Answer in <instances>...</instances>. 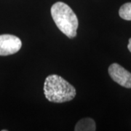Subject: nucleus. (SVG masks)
<instances>
[{
    "label": "nucleus",
    "mask_w": 131,
    "mask_h": 131,
    "mask_svg": "<svg viewBox=\"0 0 131 131\" xmlns=\"http://www.w3.org/2000/svg\"><path fill=\"white\" fill-rule=\"evenodd\" d=\"M108 74L114 82L126 88H131V73L118 63L108 67Z\"/></svg>",
    "instance_id": "20e7f679"
},
{
    "label": "nucleus",
    "mask_w": 131,
    "mask_h": 131,
    "mask_svg": "<svg viewBox=\"0 0 131 131\" xmlns=\"http://www.w3.org/2000/svg\"><path fill=\"white\" fill-rule=\"evenodd\" d=\"M120 18L126 20H131V2H127L121 6L119 10Z\"/></svg>",
    "instance_id": "423d86ee"
},
{
    "label": "nucleus",
    "mask_w": 131,
    "mask_h": 131,
    "mask_svg": "<svg viewBox=\"0 0 131 131\" xmlns=\"http://www.w3.org/2000/svg\"><path fill=\"white\" fill-rule=\"evenodd\" d=\"M51 15L58 29L70 39L77 36L79 22L70 7L64 2H58L51 7Z\"/></svg>",
    "instance_id": "f03ea898"
},
{
    "label": "nucleus",
    "mask_w": 131,
    "mask_h": 131,
    "mask_svg": "<svg viewBox=\"0 0 131 131\" xmlns=\"http://www.w3.org/2000/svg\"><path fill=\"white\" fill-rule=\"evenodd\" d=\"M76 131H94L96 130L95 122L91 118H83L77 123L74 127Z\"/></svg>",
    "instance_id": "39448f33"
},
{
    "label": "nucleus",
    "mask_w": 131,
    "mask_h": 131,
    "mask_svg": "<svg viewBox=\"0 0 131 131\" xmlns=\"http://www.w3.org/2000/svg\"><path fill=\"white\" fill-rule=\"evenodd\" d=\"M44 93L47 100L52 103H64L76 96L75 88L63 77L56 74L49 75L44 84Z\"/></svg>",
    "instance_id": "f257e3e1"
},
{
    "label": "nucleus",
    "mask_w": 131,
    "mask_h": 131,
    "mask_svg": "<svg viewBox=\"0 0 131 131\" xmlns=\"http://www.w3.org/2000/svg\"><path fill=\"white\" fill-rule=\"evenodd\" d=\"M127 48L131 52V38L129 39V43H128V45H127Z\"/></svg>",
    "instance_id": "0eeeda50"
},
{
    "label": "nucleus",
    "mask_w": 131,
    "mask_h": 131,
    "mask_svg": "<svg viewBox=\"0 0 131 131\" xmlns=\"http://www.w3.org/2000/svg\"><path fill=\"white\" fill-rule=\"evenodd\" d=\"M22 46L21 40L18 37L10 34L0 35V56H6L16 53Z\"/></svg>",
    "instance_id": "7ed1b4c3"
}]
</instances>
